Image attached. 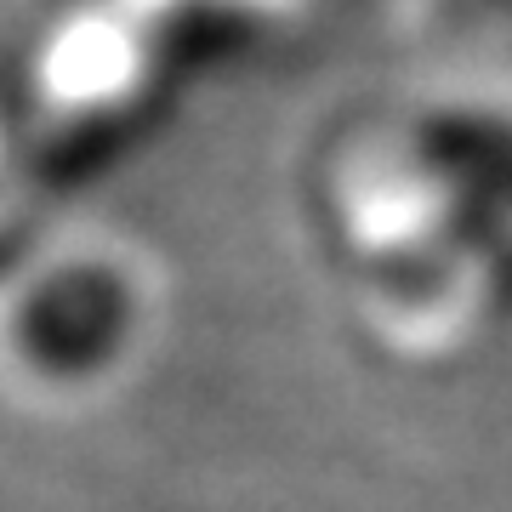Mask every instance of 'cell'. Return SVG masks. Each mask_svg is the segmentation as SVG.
<instances>
[{"label": "cell", "mask_w": 512, "mask_h": 512, "mask_svg": "<svg viewBox=\"0 0 512 512\" xmlns=\"http://www.w3.org/2000/svg\"><path fill=\"white\" fill-rule=\"evenodd\" d=\"M126 291L97 268H69L23 308L29 359L52 376H92L126 342Z\"/></svg>", "instance_id": "obj_1"}]
</instances>
